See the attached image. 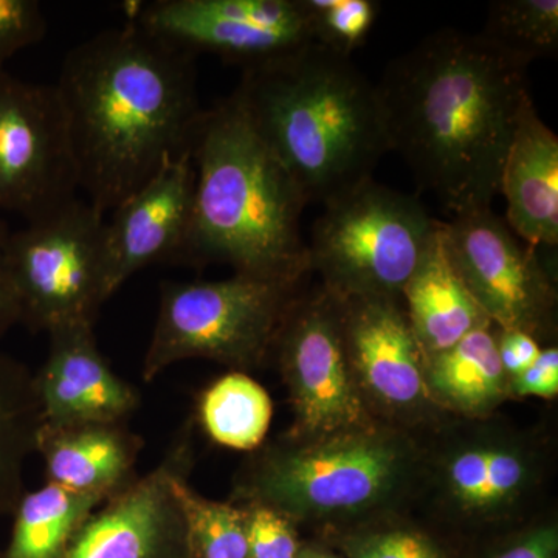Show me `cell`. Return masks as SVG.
<instances>
[{
	"instance_id": "2",
	"label": "cell",
	"mask_w": 558,
	"mask_h": 558,
	"mask_svg": "<svg viewBox=\"0 0 558 558\" xmlns=\"http://www.w3.org/2000/svg\"><path fill=\"white\" fill-rule=\"evenodd\" d=\"M53 86L80 190L102 215L190 148L204 112L194 57L131 21L73 47Z\"/></svg>"
},
{
	"instance_id": "10",
	"label": "cell",
	"mask_w": 558,
	"mask_h": 558,
	"mask_svg": "<svg viewBox=\"0 0 558 558\" xmlns=\"http://www.w3.org/2000/svg\"><path fill=\"white\" fill-rule=\"evenodd\" d=\"M128 21L191 57L215 54L247 70L314 44L303 0H149Z\"/></svg>"
},
{
	"instance_id": "21",
	"label": "cell",
	"mask_w": 558,
	"mask_h": 558,
	"mask_svg": "<svg viewBox=\"0 0 558 558\" xmlns=\"http://www.w3.org/2000/svg\"><path fill=\"white\" fill-rule=\"evenodd\" d=\"M495 326L473 330L446 351L427 355L425 385L429 398L469 416L495 409L509 392L499 362Z\"/></svg>"
},
{
	"instance_id": "22",
	"label": "cell",
	"mask_w": 558,
	"mask_h": 558,
	"mask_svg": "<svg viewBox=\"0 0 558 558\" xmlns=\"http://www.w3.org/2000/svg\"><path fill=\"white\" fill-rule=\"evenodd\" d=\"M43 424L35 374L0 351V515H11L24 495L25 462Z\"/></svg>"
},
{
	"instance_id": "3",
	"label": "cell",
	"mask_w": 558,
	"mask_h": 558,
	"mask_svg": "<svg viewBox=\"0 0 558 558\" xmlns=\"http://www.w3.org/2000/svg\"><path fill=\"white\" fill-rule=\"evenodd\" d=\"M234 94L307 205L368 182L391 150L376 86L317 44L244 70Z\"/></svg>"
},
{
	"instance_id": "9",
	"label": "cell",
	"mask_w": 558,
	"mask_h": 558,
	"mask_svg": "<svg viewBox=\"0 0 558 558\" xmlns=\"http://www.w3.org/2000/svg\"><path fill=\"white\" fill-rule=\"evenodd\" d=\"M451 263L480 310L499 330L542 339L556 318V279L543 250L521 241L492 208L442 222Z\"/></svg>"
},
{
	"instance_id": "28",
	"label": "cell",
	"mask_w": 558,
	"mask_h": 558,
	"mask_svg": "<svg viewBox=\"0 0 558 558\" xmlns=\"http://www.w3.org/2000/svg\"><path fill=\"white\" fill-rule=\"evenodd\" d=\"M344 558H446L435 539L413 527L366 529L341 543Z\"/></svg>"
},
{
	"instance_id": "19",
	"label": "cell",
	"mask_w": 558,
	"mask_h": 558,
	"mask_svg": "<svg viewBox=\"0 0 558 558\" xmlns=\"http://www.w3.org/2000/svg\"><path fill=\"white\" fill-rule=\"evenodd\" d=\"M407 318L424 357L446 351L490 319L459 277L438 223L417 269L403 289Z\"/></svg>"
},
{
	"instance_id": "11",
	"label": "cell",
	"mask_w": 558,
	"mask_h": 558,
	"mask_svg": "<svg viewBox=\"0 0 558 558\" xmlns=\"http://www.w3.org/2000/svg\"><path fill=\"white\" fill-rule=\"evenodd\" d=\"M279 363L301 442L373 428L352 377L341 332L339 300L323 288L293 301L279 332Z\"/></svg>"
},
{
	"instance_id": "36",
	"label": "cell",
	"mask_w": 558,
	"mask_h": 558,
	"mask_svg": "<svg viewBox=\"0 0 558 558\" xmlns=\"http://www.w3.org/2000/svg\"><path fill=\"white\" fill-rule=\"evenodd\" d=\"M315 558H344L337 556V554L328 553V550L314 549Z\"/></svg>"
},
{
	"instance_id": "23",
	"label": "cell",
	"mask_w": 558,
	"mask_h": 558,
	"mask_svg": "<svg viewBox=\"0 0 558 558\" xmlns=\"http://www.w3.org/2000/svg\"><path fill=\"white\" fill-rule=\"evenodd\" d=\"M108 498L51 483L24 492L13 512L9 546L0 558H60L81 524Z\"/></svg>"
},
{
	"instance_id": "37",
	"label": "cell",
	"mask_w": 558,
	"mask_h": 558,
	"mask_svg": "<svg viewBox=\"0 0 558 558\" xmlns=\"http://www.w3.org/2000/svg\"><path fill=\"white\" fill-rule=\"evenodd\" d=\"M299 558H315L314 548H301Z\"/></svg>"
},
{
	"instance_id": "20",
	"label": "cell",
	"mask_w": 558,
	"mask_h": 558,
	"mask_svg": "<svg viewBox=\"0 0 558 558\" xmlns=\"http://www.w3.org/2000/svg\"><path fill=\"white\" fill-rule=\"evenodd\" d=\"M440 480L454 509L483 519L505 513L526 495L535 462L526 449L508 440H473L450 451Z\"/></svg>"
},
{
	"instance_id": "27",
	"label": "cell",
	"mask_w": 558,
	"mask_h": 558,
	"mask_svg": "<svg viewBox=\"0 0 558 558\" xmlns=\"http://www.w3.org/2000/svg\"><path fill=\"white\" fill-rule=\"evenodd\" d=\"M303 5L314 44L347 58L366 43L380 11L376 0H303Z\"/></svg>"
},
{
	"instance_id": "6",
	"label": "cell",
	"mask_w": 558,
	"mask_h": 558,
	"mask_svg": "<svg viewBox=\"0 0 558 558\" xmlns=\"http://www.w3.org/2000/svg\"><path fill=\"white\" fill-rule=\"evenodd\" d=\"M300 279L234 271L216 281L167 282L143 380L150 384L174 363L191 359L241 373L259 366L277 347Z\"/></svg>"
},
{
	"instance_id": "24",
	"label": "cell",
	"mask_w": 558,
	"mask_h": 558,
	"mask_svg": "<svg viewBox=\"0 0 558 558\" xmlns=\"http://www.w3.org/2000/svg\"><path fill=\"white\" fill-rule=\"evenodd\" d=\"M274 403L258 381L241 371L219 377L202 392L197 416L208 438L227 449H258L270 428Z\"/></svg>"
},
{
	"instance_id": "5",
	"label": "cell",
	"mask_w": 558,
	"mask_h": 558,
	"mask_svg": "<svg viewBox=\"0 0 558 558\" xmlns=\"http://www.w3.org/2000/svg\"><path fill=\"white\" fill-rule=\"evenodd\" d=\"M413 459L405 440L374 427L274 447L253 462L240 497L292 521L348 519L395 498Z\"/></svg>"
},
{
	"instance_id": "7",
	"label": "cell",
	"mask_w": 558,
	"mask_h": 558,
	"mask_svg": "<svg viewBox=\"0 0 558 558\" xmlns=\"http://www.w3.org/2000/svg\"><path fill=\"white\" fill-rule=\"evenodd\" d=\"M439 220L414 196L373 179L325 204L307 245L337 299H398L417 269Z\"/></svg>"
},
{
	"instance_id": "17",
	"label": "cell",
	"mask_w": 558,
	"mask_h": 558,
	"mask_svg": "<svg viewBox=\"0 0 558 558\" xmlns=\"http://www.w3.org/2000/svg\"><path fill=\"white\" fill-rule=\"evenodd\" d=\"M499 193L508 202L506 223L521 241L557 250L558 138L539 119L531 95L521 106Z\"/></svg>"
},
{
	"instance_id": "1",
	"label": "cell",
	"mask_w": 558,
	"mask_h": 558,
	"mask_svg": "<svg viewBox=\"0 0 558 558\" xmlns=\"http://www.w3.org/2000/svg\"><path fill=\"white\" fill-rule=\"evenodd\" d=\"M526 69L480 33L444 28L396 58L376 86L389 149L451 215L490 208L498 196Z\"/></svg>"
},
{
	"instance_id": "32",
	"label": "cell",
	"mask_w": 558,
	"mask_h": 558,
	"mask_svg": "<svg viewBox=\"0 0 558 558\" xmlns=\"http://www.w3.org/2000/svg\"><path fill=\"white\" fill-rule=\"evenodd\" d=\"M497 348L499 362L509 380L527 369L542 352L538 340L521 330L498 329Z\"/></svg>"
},
{
	"instance_id": "25",
	"label": "cell",
	"mask_w": 558,
	"mask_h": 558,
	"mask_svg": "<svg viewBox=\"0 0 558 558\" xmlns=\"http://www.w3.org/2000/svg\"><path fill=\"white\" fill-rule=\"evenodd\" d=\"M186 478L179 475L171 484L182 517L186 558H248L244 506L202 497Z\"/></svg>"
},
{
	"instance_id": "31",
	"label": "cell",
	"mask_w": 558,
	"mask_h": 558,
	"mask_svg": "<svg viewBox=\"0 0 558 558\" xmlns=\"http://www.w3.org/2000/svg\"><path fill=\"white\" fill-rule=\"evenodd\" d=\"M509 392L521 398L553 399L558 395V349L542 348L537 360L509 380Z\"/></svg>"
},
{
	"instance_id": "4",
	"label": "cell",
	"mask_w": 558,
	"mask_h": 558,
	"mask_svg": "<svg viewBox=\"0 0 558 558\" xmlns=\"http://www.w3.org/2000/svg\"><path fill=\"white\" fill-rule=\"evenodd\" d=\"M193 218L178 264H230L240 274L303 278L306 201L236 94L204 109L190 143Z\"/></svg>"
},
{
	"instance_id": "26",
	"label": "cell",
	"mask_w": 558,
	"mask_h": 558,
	"mask_svg": "<svg viewBox=\"0 0 558 558\" xmlns=\"http://www.w3.org/2000/svg\"><path fill=\"white\" fill-rule=\"evenodd\" d=\"M520 64L556 57L558 50L557 0H497L488 5L480 33Z\"/></svg>"
},
{
	"instance_id": "29",
	"label": "cell",
	"mask_w": 558,
	"mask_h": 558,
	"mask_svg": "<svg viewBox=\"0 0 558 558\" xmlns=\"http://www.w3.org/2000/svg\"><path fill=\"white\" fill-rule=\"evenodd\" d=\"M248 558H299L300 542L293 521L277 509L245 502Z\"/></svg>"
},
{
	"instance_id": "30",
	"label": "cell",
	"mask_w": 558,
	"mask_h": 558,
	"mask_svg": "<svg viewBox=\"0 0 558 558\" xmlns=\"http://www.w3.org/2000/svg\"><path fill=\"white\" fill-rule=\"evenodd\" d=\"M47 22L36 0H0V69L46 36Z\"/></svg>"
},
{
	"instance_id": "8",
	"label": "cell",
	"mask_w": 558,
	"mask_h": 558,
	"mask_svg": "<svg viewBox=\"0 0 558 558\" xmlns=\"http://www.w3.org/2000/svg\"><path fill=\"white\" fill-rule=\"evenodd\" d=\"M106 219L78 197L10 233L3 255L32 330L94 325L109 300L105 267Z\"/></svg>"
},
{
	"instance_id": "13",
	"label": "cell",
	"mask_w": 558,
	"mask_h": 558,
	"mask_svg": "<svg viewBox=\"0 0 558 558\" xmlns=\"http://www.w3.org/2000/svg\"><path fill=\"white\" fill-rule=\"evenodd\" d=\"M190 429L179 433L156 469L95 509L60 558H186L171 484L193 468Z\"/></svg>"
},
{
	"instance_id": "18",
	"label": "cell",
	"mask_w": 558,
	"mask_h": 558,
	"mask_svg": "<svg viewBox=\"0 0 558 558\" xmlns=\"http://www.w3.org/2000/svg\"><path fill=\"white\" fill-rule=\"evenodd\" d=\"M143 440L124 424H43L36 451L46 483L112 497L134 481Z\"/></svg>"
},
{
	"instance_id": "35",
	"label": "cell",
	"mask_w": 558,
	"mask_h": 558,
	"mask_svg": "<svg viewBox=\"0 0 558 558\" xmlns=\"http://www.w3.org/2000/svg\"><path fill=\"white\" fill-rule=\"evenodd\" d=\"M9 226H7V223L3 222L2 219H0V245H2L3 242H5L7 238H9Z\"/></svg>"
},
{
	"instance_id": "12",
	"label": "cell",
	"mask_w": 558,
	"mask_h": 558,
	"mask_svg": "<svg viewBox=\"0 0 558 558\" xmlns=\"http://www.w3.org/2000/svg\"><path fill=\"white\" fill-rule=\"evenodd\" d=\"M78 190L57 89L0 69V209L28 222L75 199Z\"/></svg>"
},
{
	"instance_id": "15",
	"label": "cell",
	"mask_w": 558,
	"mask_h": 558,
	"mask_svg": "<svg viewBox=\"0 0 558 558\" xmlns=\"http://www.w3.org/2000/svg\"><path fill=\"white\" fill-rule=\"evenodd\" d=\"M337 300L349 368L362 398L389 413L424 409L432 399L425 357L405 312L392 299Z\"/></svg>"
},
{
	"instance_id": "33",
	"label": "cell",
	"mask_w": 558,
	"mask_h": 558,
	"mask_svg": "<svg viewBox=\"0 0 558 558\" xmlns=\"http://www.w3.org/2000/svg\"><path fill=\"white\" fill-rule=\"evenodd\" d=\"M494 558H558L556 526H539L513 539Z\"/></svg>"
},
{
	"instance_id": "14",
	"label": "cell",
	"mask_w": 558,
	"mask_h": 558,
	"mask_svg": "<svg viewBox=\"0 0 558 558\" xmlns=\"http://www.w3.org/2000/svg\"><path fill=\"white\" fill-rule=\"evenodd\" d=\"M194 182L189 148L165 161L148 182L110 211L105 230L109 299L150 264L179 263L193 218Z\"/></svg>"
},
{
	"instance_id": "16",
	"label": "cell",
	"mask_w": 558,
	"mask_h": 558,
	"mask_svg": "<svg viewBox=\"0 0 558 558\" xmlns=\"http://www.w3.org/2000/svg\"><path fill=\"white\" fill-rule=\"evenodd\" d=\"M49 337V354L35 374L44 424H124L138 409V391L101 354L94 325L65 326Z\"/></svg>"
},
{
	"instance_id": "34",
	"label": "cell",
	"mask_w": 558,
	"mask_h": 558,
	"mask_svg": "<svg viewBox=\"0 0 558 558\" xmlns=\"http://www.w3.org/2000/svg\"><path fill=\"white\" fill-rule=\"evenodd\" d=\"M21 319L20 293L0 245V337L5 336L16 323H21Z\"/></svg>"
}]
</instances>
